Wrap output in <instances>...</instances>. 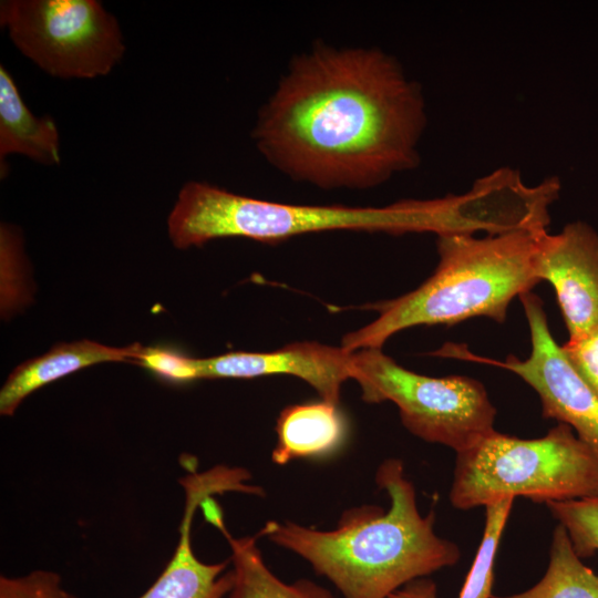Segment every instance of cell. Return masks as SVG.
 I'll list each match as a JSON object with an SVG mask.
<instances>
[{
	"instance_id": "6",
	"label": "cell",
	"mask_w": 598,
	"mask_h": 598,
	"mask_svg": "<svg viewBox=\"0 0 598 598\" xmlns=\"http://www.w3.org/2000/svg\"><path fill=\"white\" fill-rule=\"evenodd\" d=\"M352 379L367 403H394L415 436L463 452L495 431L496 409L484 385L468 377L433 378L412 372L381 349L352 353Z\"/></svg>"
},
{
	"instance_id": "5",
	"label": "cell",
	"mask_w": 598,
	"mask_h": 598,
	"mask_svg": "<svg viewBox=\"0 0 598 598\" xmlns=\"http://www.w3.org/2000/svg\"><path fill=\"white\" fill-rule=\"evenodd\" d=\"M598 495V451L564 423L538 439L496 430L456 453L450 502L457 509L518 496L535 503Z\"/></svg>"
},
{
	"instance_id": "11",
	"label": "cell",
	"mask_w": 598,
	"mask_h": 598,
	"mask_svg": "<svg viewBox=\"0 0 598 598\" xmlns=\"http://www.w3.org/2000/svg\"><path fill=\"white\" fill-rule=\"evenodd\" d=\"M352 353L343 347L319 342H295L270 352H230L198 359L199 378L289 374L307 382L321 400L338 405L342 384L352 379Z\"/></svg>"
},
{
	"instance_id": "18",
	"label": "cell",
	"mask_w": 598,
	"mask_h": 598,
	"mask_svg": "<svg viewBox=\"0 0 598 598\" xmlns=\"http://www.w3.org/2000/svg\"><path fill=\"white\" fill-rule=\"evenodd\" d=\"M546 505L567 532L578 557L588 558L598 551V495Z\"/></svg>"
},
{
	"instance_id": "10",
	"label": "cell",
	"mask_w": 598,
	"mask_h": 598,
	"mask_svg": "<svg viewBox=\"0 0 598 598\" xmlns=\"http://www.w3.org/2000/svg\"><path fill=\"white\" fill-rule=\"evenodd\" d=\"M181 484L185 506L178 543L165 569L138 598H224L234 584L233 571L225 573L229 560L202 561L193 549L192 526L197 507L206 498L237 489V476L228 466L218 465L200 473L193 471L181 480Z\"/></svg>"
},
{
	"instance_id": "14",
	"label": "cell",
	"mask_w": 598,
	"mask_h": 598,
	"mask_svg": "<svg viewBox=\"0 0 598 598\" xmlns=\"http://www.w3.org/2000/svg\"><path fill=\"white\" fill-rule=\"evenodd\" d=\"M346 430V421L336 404L321 400L288 405L277 419V444L271 461L285 465L332 453L342 444Z\"/></svg>"
},
{
	"instance_id": "1",
	"label": "cell",
	"mask_w": 598,
	"mask_h": 598,
	"mask_svg": "<svg viewBox=\"0 0 598 598\" xmlns=\"http://www.w3.org/2000/svg\"><path fill=\"white\" fill-rule=\"evenodd\" d=\"M421 85L380 49L320 44L295 58L259 111L252 138L288 177L365 189L420 163Z\"/></svg>"
},
{
	"instance_id": "8",
	"label": "cell",
	"mask_w": 598,
	"mask_h": 598,
	"mask_svg": "<svg viewBox=\"0 0 598 598\" xmlns=\"http://www.w3.org/2000/svg\"><path fill=\"white\" fill-rule=\"evenodd\" d=\"M519 298L530 331V354L524 360L508 355L492 363L517 374L536 391L544 417L569 425L598 451V395L554 340L540 298L530 291Z\"/></svg>"
},
{
	"instance_id": "15",
	"label": "cell",
	"mask_w": 598,
	"mask_h": 598,
	"mask_svg": "<svg viewBox=\"0 0 598 598\" xmlns=\"http://www.w3.org/2000/svg\"><path fill=\"white\" fill-rule=\"evenodd\" d=\"M228 542L231 550L234 584L228 598H334L309 579L285 582L266 565L257 537H234L226 528L217 507L206 513Z\"/></svg>"
},
{
	"instance_id": "17",
	"label": "cell",
	"mask_w": 598,
	"mask_h": 598,
	"mask_svg": "<svg viewBox=\"0 0 598 598\" xmlns=\"http://www.w3.org/2000/svg\"><path fill=\"white\" fill-rule=\"evenodd\" d=\"M514 499L505 497L484 506L485 523L482 540L457 598L492 597L496 554Z\"/></svg>"
},
{
	"instance_id": "9",
	"label": "cell",
	"mask_w": 598,
	"mask_h": 598,
	"mask_svg": "<svg viewBox=\"0 0 598 598\" xmlns=\"http://www.w3.org/2000/svg\"><path fill=\"white\" fill-rule=\"evenodd\" d=\"M535 271L553 286L569 339L598 324V233L591 226L575 221L556 235L539 233Z\"/></svg>"
},
{
	"instance_id": "2",
	"label": "cell",
	"mask_w": 598,
	"mask_h": 598,
	"mask_svg": "<svg viewBox=\"0 0 598 598\" xmlns=\"http://www.w3.org/2000/svg\"><path fill=\"white\" fill-rule=\"evenodd\" d=\"M375 482L390 497L388 511L350 508L331 530L269 520L258 535L307 560L343 598H388L410 581L457 564L460 547L436 535L434 512L421 515L402 461H383Z\"/></svg>"
},
{
	"instance_id": "13",
	"label": "cell",
	"mask_w": 598,
	"mask_h": 598,
	"mask_svg": "<svg viewBox=\"0 0 598 598\" xmlns=\"http://www.w3.org/2000/svg\"><path fill=\"white\" fill-rule=\"evenodd\" d=\"M19 154L47 166L61 163L60 133L54 120L35 116L24 103L17 83L0 65V174L7 171V157Z\"/></svg>"
},
{
	"instance_id": "7",
	"label": "cell",
	"mask_w": 598,
	"mask_h": 598,
	"mask_svg": "<svg viewBox=\"0 0 598 598\" xmlns=\"http://www.w3.org/2000/svg\"><path fill=\"white\" fill-rule=\"evenodd\" d=\"M0 24L23 55L59 79L107 75L125 52L116 18L96 0H4Z\"/></svg>"
},
{
	"instance_id": "3",
	"label": "cell",
	"mask_w": 598,
	"mask_h": 598,
	"mask_svg": "<svg viewBox=\"0 0 598 598\" xmlns=\"http://www.w3.org/2000/svg\"><path fill=\"white\" fill-rule=\"evenodd\" d=\"M542 231L437 236L440 260L433 275L416 289L371 306L378 318L347 333L341 347L381 349L391 336L410 327L453 326L474 317L503 323L512 300L539 282L535 251Z\"/></svg>"
},
{
	"instance_id": "19",
	"label": "cell",
	"mask_w": 598,
	"mask_h": 598,
	"mask_svg": "<svg viewBox=\"0 0 598 598\" xmlns=\"http://www.w3.org/2000/svg\"><path fill=\"white\" fill-rule=\"evenodd\" d=\"M133 363L174 382L200 379L198 359L164 348L143 347Z\"/></svg>"
},
{
	"instance_id": "22",
	"label": "cell",
	"mask_w": 598,
	"mask_h": 598,
	"mask_svg": "<svg viewBox=\"0 0 598 598\" xmlns=\"http://www.w3.org/2000/svg\"><path fill=\"white\" fill-rule=\"evenodd\" d=\"M388 598H437V588L432 579L424 577L410 581Z\"/></svg>"
},
{
	"instance_id": "16",
	"label": "cell",
	"mask_w": 598,
	"mask_h": 598,
	"mask_svg": "<svg viewBox=\"0 0 598 598\" xmlns=\"http://www.w3.org/2000/svg\"><path fill=\"white\" fill-rule=\"evenodd\" d=\"M498 598H598V575L577 556L567 532L558 524L542 579L525 591Z\"/></svg>"
},
{
	"instance_id": "12",
	"label": "cell",
	"mask_w": 598,
	"mask_h": 598,
	"mask_svg": "<svg viewBox=\"0 0 598 598\" xmlns=\"http://www.w3.org/2000/svg\"><path fill=\"white\" fill-rule=\"evenodd\" d=\"M140 343L114 348L91 340L58 343L41 357L17 367L0 391V414L12 415L32 392L72 372L101 362H134Z\"/></svg>"
},
{
	"instance_id": "20",
	"label": "cell",
	"mask_w": 598,
	"mask_h": 598,
	"mask_svg": "<svg viewBox=\"0 0 598 598\" xmlns=\"http://www.w3.org/2000/svg\"><path fill=\"white\" fill-rule=\"evenodd\" d=\"M0 598H72L59 574L34 570L19 577H0Z\"/></svg>"
},
{
	"instance_id": "4",
	"label": "cell",
	"mask_w": 598,
	"mask_h": 598,
	"mask_svg": "<svg viewBox=\"0 0 598 598\" xmlns=\"http://www.w3.org/2000/svg\"><path fill=\"white\" fill-rule=\"evenodd\" d=\"M453 224L446 197L408 199L385 207L295 205L243 196L197 181L184 184L167 219L168 236L179 249L225 237L270 244L329 230L431 231L439 236Z\"/></svg>"
},
{
	"instance_id": "21",
	"label": "cell",
	"mask_w": 598,
	"mask_h": 598,
	"mask_svg": "<svg viewBox=\"0 0 598 598\" xmlns=\"http://www.w3.org/2000/svg\"><path fill=\"white\" fill-rule=\"evenodd\" d=\"M568 361L598 395V324L561 346Z\"/></svg>"
}]
</instances>
